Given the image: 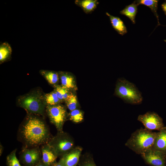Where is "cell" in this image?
Returning <instances> with one entry per match:
<instances>
[{
  "instance_id": "1",
  "label": "cell",
  "mask_w": 166,
  "mask_h": 166,
  "mask_svg": "<svg viewBox=\"0 0 166 166\" xmlns=\"http://www.w3.org/2000/svg\"><path fill=\"white\" fill-rule=\"evenodd\" d=\"M28 114L19 129L21 141L26 148L47 144L51 138L47 125L40 118Z\"/></svg>"
},
{
  "instance_id": "2",
  "label": "cell",
  "mask_w": 166,
  "mask_h": 166,
  "mask_svg": "<svg viewBox=\"0 0 166 166\" xmlns=\"http://www.w3.org/2000/svg\"><path fill=\"white\" fill-rule=\"evenodd\" d=\"M156 133L145 128L138 129L132 134L125 145L136 154L140 155L152 148Z\"/></svg>"
},
{
  "instance_id": "3",
  "label": "cell",
  "mask_w": 166,
  "mask_h": 166,
  "mask_svg": "<svg viewBox=\"0 0 166 166\" xmlns=\"http://www.w3.org/2000/svg\"><path fill=\"white\" fill-rule=\"evenodd\" d=\"M18 106L29 114L43 115L46 107L44 95L41 91L34 90L21 96L18 100Z\"/></svg>"
},
{
  "instance_id": "4",
  "label": "cell",
  "mask_w": 166,
  "mask_h": 166,
  "mask_svg": "<svg viewBox=\"0 0 166 166\" xmlns=\"http://www.w3.org/2000/svg\"><path fill=\"white\" fill-rule=\"evenodd\" d=\"M115 93L127 103L138 105L141 104L143 101L141 94L135 85L125 79L118 80Z\"/></svg>"
},
{
  "instance_id": "5",
  "label": "cell",
  "mask_w": 166,
  "mask_h": 166,
  "mask_svg": "<svg viewBox=\"0 0 166 166\" xmlns=\"http://www.w3.org/2000/svg\"><path fill=\"white\" fill-rule=\"evenodd\" d=\"M47 144L57 157H61L75 147L73 138L63 131L58 132Z\"/></svg>"
},
{
  "instance_id": "6",
  "label": "cell",
  "mask_w": 166,
  "mask_h": 166,
  "mask_svg": "<svg viewBox=\"0 0 166 166\" xmlns=\"http://www.w3.org/2000/svg\"><path fill=\"white\" fill-rule=\"evenodd\" d=\"M46 110L50 122L55 125L58 132L63 131L64 123L68 116L65 107L61 104L46 105Z\"/></svg>"
},
{
  "instance_id": "7",
  "label": "cell",
  "mask_w": 166,
  "mask_h": 166,
  "mask_svg": "<svg viewBox=\"0 0 166 166\" xmlns=\"http://www.w3.org/2000/svg\"><path fill=\"white\" fill-rule=\"evenodd\" d=\"M137 120L143 124L145 128L149 131H159L164 127L162 118L154 112H148L140 115Z\"/></svg>"
},
{
  "instance_id": "8",
  "label": "cell",
  "mask_w": 166,
  "mask_h": 166,
  "mask_svg": "<svg viewBox=\"0 0 166 166\" xmlns=\"http://www.w3.org/2000/svg\"><path fill=\"white\" fill-rule=\"evenodd\" d=\"M145 163L151 166H166V154L150 149L140 154Z\"/></svg>"
},
{
  "instance_id": "9",
  "label": "cell",
  "mask_w": 166,
  "mask_h": 166,
  "mask_svg": "<svg viewBox=\"0 0 166 166\" xmlns=\"http://www.w3.org/2000/svg\"><path fill=\"white\" fill-rule=\"evenodd\" d=\"M38 147H25L23 149L20 158L26 166H35L41 160V149Z\"/></svg>"
},
{
  "instance_id": "10",
  "label": "cell",
  "mask_w": 166,
  "mask_h": 166,
  "mask_svg": "<svg viewBox=\"0 0 166 166\" xmlns=\"http://www.w3.org/2000/svg\"><path fill=\"white\" fill-rule=\"evenodd\" d=\"M82 150L80 146L75 147L61 156L59 161L63 166H76L79 161Z\"/></svg>"
},
{
  "instance_id": "11",
  "label": "cell",
  "mask_w": 166,
  "mask_h": 166,
  "mask_svg": "<svg viewBox=\"0 0 166 166\" xmlns=\"http://www.w3.org/2000/svg\"><path fill=\"white\" fill-rule=\"evenodd\" d=\"M151 149L166 154V126L157 132L154 143Z\"/></svg>"
},
{
  "instance_id": "12",
  "label": "cell",
  "mask_w": 166,
  "mask_h": 166,
  "mask_svg": "<svg viewBox=\"0 0 166 166\" xmlns=\"http://www.w3.org/2000/svg\"><path fill=\"white\" fill-rule=\"evenodd\" d=\"M41 149V160L46 166L52 165L56 162L57 157L47 144L42 145Z\"/></svg>"
},
{
  "instance_id": "13",
  "label": "cell",
  "mask_w": 166,
  "mask_h": 166,
  "mask_svg": "<svg viewBox=\"0 0 166 166\" xmlns=\"http://www.w3.org/2000/svg\"><path fill=\"white\" fill-rule=\"evenodd\" d=\"M61 85L69 90H75L77 89L73 76L68 72L60 71L59 72Z\"/></svg>"
},
{
  "instance_id": "14",
  "label": "cell",
  "mask_w": 166,
  "mask_h": 166,
  "mask_svg": "<svg viewBox=\"0 0 166 166\" xmlns=\"http://www.w3.org/2000/svg\"><path fill=\"white\" fill-rule=\"evenodd\" d=\"M75 3L86 14H90L97 7L99 2L97 0H76Z\"/></svg>"
},
{
  "instance_id": "15",
  "label": "cell",
  "mask_w": 166,
  "mask_h": 166,
  "mask_svg": "<svg viewBox=\"0 0 166 166\" xmlns=\"http://www.w3.org/2000/svg\"><path fill=\"white\" fill-rule=\"evenodd\" d=\"M106 14L109 17L113 27L118 34L123 36L127 32L125 25L120 18L113 16L108 12H106Z\"/></svg>"
},
{
  "instance_id": "16",
  "label": "cell",
  "mask_w": 166,
  "mask_h": 166,
  "mask_svg": "<svg viewBox=\"0 0 166 166\" xmlns=\"http://www.w3.org/2000/svg\"><path fill=\"white\" fill-rule=\"evenodd\" d=\"M138 6L134 1L131 4L127 6L124 9L120 11V13L128 18L133 24H135V18L137 12Z\"/></svg>"
},
{
  "instance_id": "17",
  "label": "cell",
  "mask_w": 166,
  "mask_h": 166,
  "mask_svg": "<svg viewBox=\"0 0 166 166\" xmlns=\"http://www.w3.org/2000/svg\"><path fill=\"white\" fill-rule=\"evenodd\" d=\"M40 73L50 85L53 86L57 85L60 78L59 72L51 70H41L40 71Z\"/></svg>"
},
{
  "instance_id": "18",
  "label": "cell",
  "mask_w": 166,
  "mask_h": 166,
  "mask_svg": "<svg viewBox=\"0 0 166 166\" xmlns=\"http://www.w3.org/2000/svg\"><path fill=\"white\" fill-rule=\"evenodd\" d=\"M12 52V48L7 42H5L0 45V63L2 64L8 60L10 57Z\"/></svg>"
},
{
  "instance_id": "19",
  "label": "cell",
  "mask_w": 166,
  "mask_h": 166,
  "mask_svg": "<svg viewBox=\"0 0 166 166\" xmlns=\"http://www.w3.org/2000/svg\"><path fill=\"white\" fill-rule=\"evenodd\" d=\"M135 1L138 6L140 5H143L149 7L157 20V26L160 25L159 22V17L157 13L158 0H138Z\"/></svg>"
},
{
  "instance_id": "20",
  "label": "cell",
  "mask_w": 166,
  "mask_h": 166,
  "mask_svg": "<svg viewBox=\"0 0 166 166\" xmlns=\"http://www.w3.org/2000/svg\"><path fill=\"white\" fill-rule=\"evenodd\" d=\"M57 97L62 102L65 101L72 93L71 90L61 85H57L53 86Z\"/></svg>"
},
{
  "instance_id": "21",
  "label": "cell",
  "mask_w": 166,
  "mask_h": 166,
  "mask_svg": "<svg viewBox=\"0 0 166 166\" xmlns=\"http://www.w3.org/2000/svg\"><path fill=\"white\" fill-rule=\"evenodd\" d=\"M44 98L46 105L53 106L60 104L62 102L53 91L44 94Z\"/></svg>"
},
{
  "instance_id": "22",
  "label": "cell",
  "mask_w": 166,
  "mask_h": 166,
  "mask_svg": "<svg viewBox=\"0 0 166 166\" xmlns=\"http://www.w3.org/2000/svg\"><path fill=\"white\" fill-rule=\"evenodd\" d=\"M68 116L70 121L75 123H80L84 119L83 112L78 109L70 111Z\"/></svg>"
},
{
  "instance_id": "23",
  "label": "cell",
  "mask_w": 166,
  "mask_h": 166,
  "mask_svg": "<svg viewBox=\"0 0 166 166\" xmlns=\"http://www.w3.org/2000/svg\"><path fill=\"white\" fill-rule=\"evenodd\" d=\"M67 107L71 111L78 109V102L76 95L72 93L65 101Z\"/></svg>"
},
{
  "instance_id": "24",
  "label": "cell",
  "mask_w": 166,
  "mask_h": 166,
  "mask_svg": "<svg viewBox=\"0 0 166 166\" xmlns=\"http://www.w3.org/2000/svg\"><path fill=\"white\" fill-rule=\"evenodd\" d=\"M16 149H14L6 157L7 166H21L16 155Z\"/></svg>"
},
{
  "instance_id": "25",
  "label": "cell",
  "mask_w": 166,
  "mask_h": 166,
  "mask_svg": "<svg viewBox=\"0 0 166 166\" xmlns=\"http://www.w3.org/2000/svg\"><path fill=\"white\" fill-rule=\"evenodd\" d=\"M79 166H97L93 158L89 154L85 155L80 158Z\"/></svg>"
},
{
  "instance_id": "26",
  "label": "cell",
  "mask_w": 166,
  "mask_h": 166,
  "mask_svg": "<svg viewBox=\"0 0 166 166\" xmlns=\"http://www.w3.org/2000/svg\"><path fill=\"white\" fill-rule=\"evenodd\" d=\"M161 7L165 14L166 15V1L161 5Z\"/></svg>"
},
{
  "instance_id": "27",
  "label": "cell",
  "mask_w": 166,
  "mask_h": 166,
  "mask_svg": "<svg viewBox=\"0 0 166 166\" xmlns=\"http://www.w3.org/2000/svg\"><path fill=\"white\" fill-rule=\"evenodd\" d=\"M52 166H63L61 163L59 161L58 162H56Z\"/></svg>"
},
{
  "instance_id": "28",
  "label": "cell",
  "mask_w": 166,
  "mask_h": 166,
  "mask_svg": "<svg viewBox=\"0 0 166 166\" xmlns=\"http://www.w3.org/2000/svg\"><path fill=\"white\" fill-rule=\"evenodd\" d=\"M35 166H46L42 162V160Z\"/></svg>"
},
{
  "instance_id": "29",
  "label": "cell",
  "mask_w": 166,
  "mask_h": 166,
  "mask_svg": "<svg viewBox=\"0 0 166 166\" xmlns=\"http://www.w3.org/2000/svg\"><path fill=\"white\" fill-rule=\"evenodd\" d=\"M0 156H1V155H2V152H3V147L2 146V145L1 144H0Z\"/></svg>"
},
{
  "instance_id": "30",
  "label": "cell",
  "mask_w": 166,
  "mask_h": 166,
  "mask_svg": "<svg viewBox=\"0 0 166 166\" xmlns=\"http://www.w3.org/2000/svg\"><path fill=\"white\" fill-rule=\"evenodd\" d=\"M164 41L165 42H166V40H164Z\"/></svg>"
}]
</instances>
